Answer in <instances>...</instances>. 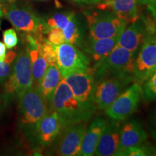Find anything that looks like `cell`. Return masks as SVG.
I'll list each match as a JSON object with an SVG mask.
<instances>
[{
  "label": "cell",
  "mask_w": 156,
  "mask_h": 156,
  "mask_svg": "<svg viewBox=\"0 0 156 156\" xmlns=\"http://www.w3.org/2000/svg\"><path fill=\"white\" fill-rule=\"evenodd\" d=\"M119 155L123 156H146L156 155V148L151 145L142 143L141 145L126 148L121 152Z\"/></svg>",
  "instance_id": "obj_24"
},
{
  "label": "cell",
  "mask_w": 156,
  "mask_h": 156,
  "mask_svg": "<svg viewBox=\"0 0 156 156\" xmlns=\"http://www.w3.org/2000/svg\"><path fill=\"white\" fill-rule=\"evenodd\" d=\"M56 65L62 78L72 73L87 72L90 68V59L75 45L64 43L55 46Z\"/></svg>",
  "instance_id": "obj_6"
},
{
  "label": "cell",
  "mask_w": 156,
  "mask_h": 156,
  "mask_svg": "<svg viewBox=\"0 0 156 156\" xmlns=\"http://www.w3.org/2000/svg\"><path fill=\"white\" fill-rule=\"evenodd\" d=\"M34 78L31 60L28 48L21 51L15 58L10 76L6 80L5 90L15 93L20 99L29 87L33 86Z\"/></svg>",
  "instance_id": "obj_4"
},
{
  "label": "cell",
  "mask_w": 156,
  "mask_h": 156,
  "mask_svg": "<svg viewBox=\"0 0 156 156\" xmlns=\"http://www.w3.org/2000/svg\"><path fill=\"white\" fill-rule=\"evenodd\" d=\"M12 63L3 60L0 61V82H4L8 79L11 75Z\"/></svg>",
  "instance_id": "obj_29"
},
{
  "label": "cell",
  "mask_w": 156,
  "mask_h": 156,
  "mask_svg": "<svg viewBox=\"0 0 156 156\" xmlns=\"http://www.w3.org/2000/svg\"><path fill=\"white\" fill-rule=\"evenodd\" d=\"M39 46L35 47H28L29 54L31 60V67H32L33 78H34V83H35V86H37L40 83L41 80L42 79L43 76L44 75L46 69L48 67V64L43 56L41 52Z\"/></svg>",
  "instance_id": "obj_21"
},
{
  "label": "cell",
  "mask_w": 156,
  "mask_h": 156,
  "mask_svg": "<svg viewBox=\"0 0 156 156\" xmlns=\"http://www.w3.org/2000/svg\"><path fill=\"white\" fill-rule=\"evenodd\" d=\"M86 129V122L75 123L64 126L58 135L56 154L62 156L80 155L82 142Z\"/></svg>",
  "instance_id": "obj_11"
},
{
  "label": "cell",
  "mask_w": 156,
  "mask_h": 156,
  "mask_svg": "<svg viewBox=\"0 0 156 156\" xmlns=\"http://www.w3.org/2000/svg\"><path fill=\"white\" fill-rule=\"evenodd\" d=\"M142 95L146 101L156 100V71L144 82Z\"/></svg>",
  "instance_id": "obj_25"
},
{
  "label": "cell",
  "mask_w": 156,
  "mask_h": 156,
  "mask_svg": "<svg viewBox=\"0 0 156 156\" xmlns=\"http://www.w3.org/2000/svg\"><path fill=\"white\" fill-rule=\"evenodd\" d=\"M66 43L77 45L80 39V30L75 17H73L69 23L62 30Z\"/></svg>",
  "instance_id": "obj_22"
},
{
  "label": "cell",
  "mask_w": 156,
  "mask_h": 156,
  "mask_svg": "<svg viewBox=\"0 0 156 156\" xmlns=\"http://www.w3.org/2000/svg\"><path fill=\"white\" fill-rule=\"evenodd\" d=\"M49 104V110L57 113L63 126L79 122H87L94 112V104L82 103L73 95L64 78L58 83Z\"/></svg>",
  "instance_id": "obj_1"
},
{
  "label": "cell",
  "mask_w": 156,
  "mask_h": 156,
  "mask_svg": "<svg viewBox=\"0 0 156 156\" xmlns=\"http://www.w3.org/2000/svg\"><path fill=\"white\" fill-rule=\"evenodd\" d=\"M62 79L61 73L57 65H48L44 75L36 86L48 103L50 102L52 95Z\"/></svg>",
  "instance_id": "obj_19"
},
{
  "label": "cell",
  "mask_w": 156,
  "mask_h": 156,
  "mask_svg": "<svg viewBox=\"0 0 156 156\" xmlns=\"http://www.w3.org/2000/svg\"><path fill=\"white\" fill-rule=\"evenodd\" d=\"M137 0H103L97 5L101 10H110L127 23L135 22L140 17Z\"/></svg>",
  "instance_id": "obj_17"
},
{
  "label": "cell",
  "mask_w": 156,
  "mask_h": 156,
  "mask_svg": "<svg viewBox=\"0 0 156 156\" xmlns=\"http://www.w3.org/2000/svg\"><path fill=\"white\" fill-rule=\"evenodd\" d=\"M5 15L15 28L20 32L27 34L43 35L46 34L48 30L46 22L29 9L12 5Z\"/></svg>",
  "instance_id": "obj_10"
},
{
  "label": "cell",
  "mask_w": 156,
  "mask_h": 156,
  "mask_svg": "<svg viewBox=\"0 0 156 156\" xmlns=\"http://www.w3.org/2000/svg\"><path fill=\"white\" fill-rule=\"evenodd\" d=\"M64 79L69 86L73 95L80 102L94 104L93 93L95 81L93 69L83 73H72Z\"/></svg>",
  "instance_id": "obj_13"
},
{
  "label": "cell",
  "mask_w": 156,
  "mask_h": 156,
  "mask_svg": "<svg viewBox=\"0 0 156 156\" xmlns=\"http://www.w3.org/2000/svg\"><path fill=\"white\" fill-rule=\"evenodd\" d=\"M42 55L46 60L48 65H56V52L55 46L44 39L39 46Z\"/></svg>",
  "instance_id": "obj_26"
},
{
  "label": "cell",
  "mask_w": 156,
  "mask_h": 156,
  "mask_svg": "<svg viewBox=\"0 0 156 156\" xmlns=\"http://www.w3.org/2000/svg\"><path fill=\"white\" fill-rule=\"evenodd\" d=\"M122 122L112 119L107 125L101 135L94 155L98 156L116 155L118 150Z\"/></svg>",
  "instance_id": "obj_16"
},
{
  "label": "cell",
  "mask_w": 156,
  "mask_h": 156,
  "mask_svg": "<svg viewBox=\"0 0 156 156\" xmlns=\"http://www.w3.org/2000/svg\"><path fill=\"white\" fill-rule=\"evenodd\" d=\"M155 31H156L155 26L146 23L145 20L140 17L135 22L126 26L119 37L117 45L136 54L147 34Z\"/></svg>",
  "instance_id": "obj_12"
},
{
  "label": "cell",
  "mask_w": 156,
  "mask_h": 156,
  "mask_svg": "<svg viewBox=\"0 0 156 156\" xmlns=\"http://www.w3.org/2000/svg\"><path fill=\"white\" fill-rule=\"evenodd\" d=\"M78 4L81 5H98L103 0H73Z\"/></svg>",
  "instance_id": "obj_31"
},
{
  "label": "cell",
  "mask_w": 156,
  "mask_h": 156,
  "mask_svg": "<svg viewBox=\"0 0 156 156\" xmlns=\"http://www.w3.org/2000/svg\"><path fill=\"white\" fill-rule=\"evenodd\" d=\"M119 37V36L100 39L90 38L87 44V51L92 56L95 62H99L108 56L116 47Z\"/></svg>",
  "instance_id": "obj_20"
},
{
  "label": "cell",
  "mask_w": 156,
  "mask_h": 156,
  "mask_svg": "<svg viewBox=\"0 0 156 156\" xmlns=\"http://www.w3.org/2000/svg\"><path fill=\"white\" fill-rule=\"evenodd\" d=\"M137 2L139 5L146 7L156 22V0H137Z\"/></svg>",
  "instance_id": "obj_30"
},
{
  "label": "cell",
  "mask_w": 156,
  "mask_h": 156,
  "mask_svg": "<svg viewBox=\"0 0 156 156\" xmlns=\"http://www.w3.org/2000/svg\"><path fill=\"white\" fill-rule=\"evenodd\" d=\"M134 80L131 75L114 76L95 83L93 93L95 106L100 110H106Z\"/></svg>",
  "instance_id": "obj_5"
},
{
  "label": "cell",
  "mask_w": 156,
  "mask_h": 156,
  "mask_svg": "<svg viewBox=\"0 0 156 156\" xmlns=\"http://www.w3.org/2000/svg\"><path fill=\"white\" fill-rule=\"evenodd\" d=\"M22 123L35 125L48 112V102L36 86H31L20 98Z\"/></svg>",
  "instance_id": "obj_9"
},
{
  "label": "cell",
  "mask_w": 156,
  "mask_h": 156,
  "mask_svg": "<svg viewBox=\"0 0 156 156\" xmlns=\"http://www.w3.org/2000/svg\"><path fill=\"white\" fill-rule=\"evenodd\" d=\"M3 13H4V12H3V10H2V9L1 7H0V17L2 16Z\"/></svg>",
  "instance_id": "obj_34"
},
{
  "label": "cell",
  "mask_w": 156,
  "mask_h": 156,
  "mask_svg": "<svg viewBox=\"0 0 156 156\" xmlns=\"http://www.w3.org/2000/svg\"><path fill=\"white\" fill-rule=\"evenodd\" d=\"M151 134L153 137L156 138V113L154 115L153 121L151 123Z\"/></svg>",
  "instance_id": "obj_33"
},
{
  "label": "cell",
  "mask_w": 156,
  "mask_h": 156,
  "mask_svg": "<svg viewBox=\"0 0 156 156\" xmlns=\"http://www.w3.org/2000/svg\"><path fill=\"white\" fill-rule=\"evenodd\" d=\"M85 17L93 39L119 36L128 24L110 10L85 12Z\"/></svg>",
  "instance_id": "obj_3"
},
{
  "label": "cell",
  "mask_w": 156,
  "mask_h": 156,
  "mask_svg": "<svg viewBox=\"0 0 156 156\" xmlns=\"http://www.w3.org/2000/svg\"><path fill=\"white\" fill-rule=\"evenodd\" d=\"M156 71V31L149 33L135 57L133 77L139 83H144Z\"/></svg>",
  "instance_id": "obj_8"
},
{
  "label": "cell",
  "mask_w": 156,
  "mask_h": 156,
  "mask_svg": "<svg viewBox=\"0 0 156 156\" xmlns=\"http://www.w3.org/2000/svg\"><path fill=\"white\" fill-rule=\"evenodd\" d=\"M147 134L138 120H130L122 126L118 150L116 155L126 148L135 147L145 142Z\"/></svg>",
  "instance_id": "obj_15"
},
{
  "label": "cell",
  "mask_w": 156,
  "mask_h": 156,
  "mask_svg": "<svg viewBox=\"0 0 156 156\" xmlns=\"http://www.w3.org/2000/svg\"><path fill=\"white\" fill-rule=\"evenodd\" d=\"M142 96V87L140 83H134L105 110L106 114L112 119L122 122L132 116L137 109Z\"/></svg>",
  "instance_id": "obj_7"
},
{
  "label": "cell",
  "mask_w": 156,
  "mask_h": 156,
  "mask_svg": "<svg viewBox=\"0 0 156 156\" xmlns=\"http://www.w3.org/2000/svg\"><path fill=\"white\" fill-rule=\"evenodd\" d=\"M4 44L7 49H12L18 44V37L15 29L9 28L3 32Z\"/></svg>",
  "instance_id": "obj_28"
},
{
  "label": "cell",
  "mask_w": 156,
  "mask_h": 156,
  "mask_svg": "<svg viewBox=\"0 0 156 156\" xmlns=\"http://www.w3.org/2000/svg\"><path fill=\"white\" fill-rule=\"evenodd\" d=\"M75 17V13L72 12H70L56 13L47 20V21L46 22V26L48 28H57L63 30L64 27Z\"/></svg>",
  "instance_id": "obj_23"
},
{
  "label": "cell",
  "mask_w": 156,
  "mask_h": 156,
  "mask_svg": "<svg viewBox=\"0 0 156 156\" xmlns=\"http://www.w3.org/2000/svg\"><path fill=\"white\" fill-rule=\"evenodd\" d=\"M6 54H7V48L5 44L0 41V61H3L5 59Z\"/></svg>",
  "instance_id": "obj_32"
},
{
  "label": "cell",
  "mask_w": 156,
  "mask_h": 156,
  "mask_svg": "<svg viewBox=\"0 0 156 156\" xmlns=\"http://www.w3.org/2000/svg\"><path fill=\"white\" fill-rule=\"evenodd\" d=\"M136 54L116 45L105 58L96 62L93 70L95 84L114 76H133Z\"/></svg>",
  "instance_id": "obj_2"
},
{
  "label": "cell",
  "mask_w": 156,
  "mask_h": 156,
  "mask_svg": "<svg viewBox=\"0 0 156 156\" xmlns=\"http://www.w3.org/2000/svg\"><path fill=\"white\" fill-rule=\"evenodd\" d=\"M64 126L57 113L48 110L47 114L36 124V131L39 142L43 146L52 144L61 133Z\"/></svg>",
  "instance_id": "obj_14"
},
{
  "label": "cell",
  "mask_w": 156,
  "mask_h": 156,
  "mask_svg": "<svg viewBox=\"0 0 156 156\" xmlns=\"http://www.w3.org/2000/svg\"><path fill=\"white\" fill-rule=\"evenodd\" d=\"M46 34H47L46 40L51 44H53L54 46H58V45L65 43L63 32L61 29L57 28H48Z\"/></svg>",
  "instance_id": "obj_27"
},
{
  "label": "cell",
  "mask_w": 156,
  "mask_h": 156,
  "mask_svg": "<svg viewBox=\"0 0 156 156\" xmlns=\"http://www.w3.org/2000/svg\"><path fill=\"white\" fill-rule=\"evenodd\" d=\"M108 122L105 119H95L86 129L82 142L80 155L91 156L93 155L96 150L97 145L103 131L107 125Z\"/></svg>",
  "instance_id": "obj_18"
}]
</instances>
